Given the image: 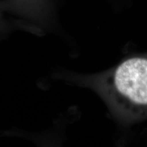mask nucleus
<instances>
[{
    "label": "nucleus",
    "mask_w": 147,
    "mask_h": 147,
    "mask_svg": "<svg viewBox=\"0 0 147 147\" xmlns=\"http://www.w3.org/2000/svg\"><path fill=\"white\" fill-rule=\"evenodd\" d=\"M74 80L96 91L122 123L128 124L147 108V57L127 58L107 71Z\"/></svg>",
    "instance_id": "nucleus-1"
},
{
    "label": "nucleus",
    "mask_w": 147,
    "mask_h": 147,
    "mask_svg": "<svg viewBox=\"0 0 147 147\" xmlns=\"http://www.w3.org/2000/svg\"><path fill=\"white\" fill-rule=\"evenodd\" d=\"M0 10L37 28L51 26L54 21L52 0H0Z\"/></svg>",
    "instance_id": "nucleus-2"
},
{
    "label": "nucleus",
    "mask_w": 147,
    "mask_h": 147,
    "mask_svg": "<svg viewBox=\"0 0 147 147\" xmlns=\"http://www.w3.org/2000/svg\"><path fill=\"white\" fill-rule=\"evenodd\" d=\"M3 14L4 13L0 10V32L5 29V27H6V23H5L4 18H3Z\"/></svg>",
    "instance_id": "nucleus-3"
}]
</instances>
